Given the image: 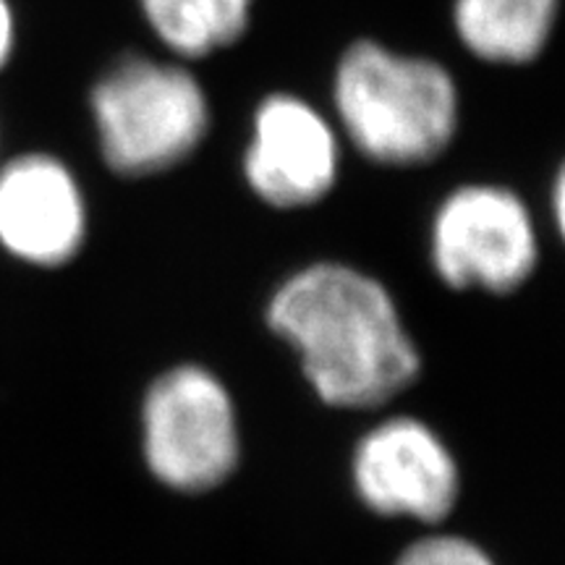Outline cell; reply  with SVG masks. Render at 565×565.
Returning a JSON list of instances; mask_svg holds the SVG:
<instances>
[{"instance_id":"cell-7","label":"cell","mask_w":565,"mask_h":565,"mask_svg":"<svg viewBox=\"0 0 565 565\" xmlns=\"http://www.w3.org/2000/svg\"><path fill=\"white\" fill-rule=\"evenodd\" d=\"M244 173L252 192L273 207H309L338 179L335 134L307 103L275 95L257 110Z\"/></svg>"},{"instance_id":"cell-5","label":"cell","mask_w":565,"mask_h":565,"mask_svg":"<svg viewBox=\"0 0 565 565\" xmlns=\"http://www.w3.org/2000/svg\"><path fill=\"white\" fill-rule=\"evenodd\" d=\"M435 273L454 291L508 296L532 278L540 242L526 204L500 186H461L437 207Z\"/></svg>"},{"instance_id":"cell-13","label":"cell","mask_w":565,"mask_h":565,"mask_svg":"<svg viewBox=\"0 0 565 565\" xmlns=\"http://www.w3.org/2000/svg\"><path fill=\"white\" fill-rule=\"evenodd\" d=\"M563 194H565L563 175H557V181H555V192H553V207H555L553 212H555V223H557V228H563V212H565Z\"/></svg>"},{"instance_id":"cell-2","label":"cell","mask_w":565,"mask_h":565,"mask_svg":"<svg viewBox=\"0 0 565 565\" xmlns=\"http://www.w3.org/2000/svg\"><path fill=\"white\" fill-rule=\"evenodd\" d=\"M335 103L353 145L383 166H422L445 152L458 126V95L433 61L356 42L343 55Z\"/></svg>"},{"instance_id":"cell-9","label":"cell","mask_w":565,"mask_h":565,"mask_svg":"<svg viewBox=\"0 0 565 565\" xmlns=\"http://www.w3.org/2000/svg\"><path fill=\"white\" fill-rule=\"evenodd\" d=\"M557 0H456V30L479 58L526 63L540 55Z\"/></svg>"},{"instance_id":"cell-3","label":"cell","mask_w":565,"mask_h":565,"mask_svg":"<svg viewBox=\"0 0 565 565\" xmlns=\"http://www.w3.org/2000/svg\"><path fill=\"white\" fill-rule=\"evenodd\" d=\"M103 158L121 175L186 160L207 134V100L189 71L126 58L92 92Z\"/></svg>"},{"instance_id":"cell-11","label":"cell","mask_w":565,"mask_h":565,"mask_svg":"<svg viewBox=\"0 0 565 565\" xmlns=\"http://www.w3.org/2000/svg\"><path fill=\"white\" fill-rule=\"evenodd\" d=\"M393 565H498L494 557L463 534L435 532L419 536L404 553L395 557Z\"/></svg>"},{"instance_id":"cell-10","label":"cell","mask_w":565,"mask_h":565,"mask_svg":"<svg viewBox=\"0 0 565 565\" xmlns=\"http://www.w3.org/2000/svg\"><path fill=\"white\" fill-rule=\"evenodd\" d=\"M249 6L252 0H141L160 40L189 58L242 38L249 24Z\"/></svg>"},{"instance_id":"cell-1","label":"cell","mask_w":565,"mask_h":565,"mask_svg":"<svg viewBox=\"0 0 565 565\" xmlns=\"http://www.w3.org/2000/svg\"><path fill=\"white\" fill-rule=\"evenodd\" d=\"M265 320L296 351L317 398L333 408L385 406L422 372L393 294L351 265L315 263L288 275Z\"/></svg>"},{"instance_id":"cell-12","label":"cell","mask_w":565,"mask_h":565,"mask_svg":"<svg viewBox=\"0 0 565 565\" xmlns=\"http://www.w3.org/2000/svg\"><path fill=\"white\" fill-rule=\"evenodd\" d=\"M13 47V17L9 9V0H0V68L6 66Z\"/></svg>"},{"instance_id":"cell-6","label":"cell","mask_w":565,"mask_h":565,"mask_svg":"<svg viewBox=\"0 0 565 565\" xmlns=\"http://www.w3.org/2000/svg\"><path fill=\"white\" fill-rule=\"evenodd\" d=\"M351 482L372 513L437 526L456 511L461 469L454 450L419 416H387L359 437Z\"/></svg>"},{"instance_id":"cell-4","label":"cell","mask_w":565,"mask_h":565,"mask_svg":"<svg viewBox=\"0 0 565 565\" xmlns=\"http://www.w3.org/2000/svg\"><path fill=\"white\" fill-rule=\"evenodd\" d=\"M141 450L168 490L202 494L228 482L242 461V433L223 380L200 364L158 374L141 404Z\"/></svg>"},{"instance_id":"cell-8","label":"cell","mask_w":565,"mask_h":565,"mask_svg":"<svg viewBox=\"0 0 565 565\" xmlns=\"http://www.w3.org/2000/svg\"><path fill=\"white\" fill-rule=\"evenodd\" d=\"M87 238L79 183L63 162L24 154L0 171V246L21 263L61 267Z\"/></svg>"}]
</instances>
